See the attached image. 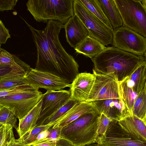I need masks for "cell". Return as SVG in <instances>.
Listing matches in <instances>:
<instances>
[{
	"label": "cell",
	"mask_w": 146,
	"mask_h": 146,
	"mask_svg": "<svg viewBox=\"0 0 146 146\" xmlns=\"http://www.w3.org/2000/svg\"><path fill=\"white\" fill-rule=\"evenodd\" d=\"M29 85L38 88H43L47 90H60L70 84L58 77L48 72L37 70L31 68L25 76Z\"/></svg>",
	"instance_id": "obj_12"
},
{
	"label": "cell",
	"mask_w": 146,
	"mask_h": 146,
	"mask_svg": "<svg viewBox=\"0 0 146 146\" xmlns=\"http://www.w3.org/2000/svg\"><path fill=\"white\" fill-rule=\"evenodd\" d=\"M73 10L74 14L82 22L90 36L105 46L112 44L113 31L88 10L80 0H74Z\"/></svg>",
	"instance_id": "obj_6"
},
{
	"label": "cell",
	"mask_w": 146,
	"mask_h": 146,
	"mask_svg": "<svg viewBox=\"0 0 146 146\" xmlns=\"http://www.w3.org/2000/svg\"><path fill=\"white\" fill-rule=\"evenodd\" d=\"M95 71L98 74L114 73L118 82L129 77L141 64L146 57L138 56L113 46L106 47L102 52L92 58Z\"/></svg>",
	"instance_id": "obj_2"
},
{
	"label": "cell",
	"mask_w": 146,
	"mask_h": 146,
	"mask_svg": "<svg viewBox=\"0 0 146 146\" xmlns=\"http://www.w3.org/2000/svg\"><path fill=\"white\" fill-rule=\"evenodd\" d=\"M3 64L9 66L12 69V72L20 77L25 76L31 68L18 57L1 48L0 64Z\"/></svg>",
	"instance_id": "obj_18"
},
{
	"label": "cell",
	"mask_w": 146,
	"mask_h": 146,
	"mask_svg": "<svg viewBox=\"0 0 146 146\" xmlns=\"http://www.w3.org/2000/svg\"><path fill=\"white\" fill-rule=\"evenodd\" d=\"M95 143L100 146H146V141L134 138L115 120L111 121L105 134L98 136Z\"/></svg>",
	"instance_id": "obj_10"
},
{
	"label": "cell",
	"mask_w": 146,
	"mask_h": 146,
	"mask_svg": "<svg viewBox=\"0 0 146 146\" xmlns=\"http://www.w3.org/2000/svg\"><path fill=\"white\" fill-rule=\"evenodd\" d=\"M18 1L17 0H0V11L13 9Z\"/></svg>",
	"instance_id": "obj_35"
},
{
	"label": "cell",
	"mask_w": 146,
	"mask_h": 146,
	"mask_svg": "<svg viewBox=\"0 0 146 146\" xmlns=\"http://www.w3.org/2000/svg\"><path fill=\"white\" fill-rule=\"evenodd\" d=\"M11 37L9 30L0 19V44H5L7 39Z\"/></svg>",
	"instance_id": "obj_34"
},
{
	"label": "cell",
	"mask_w": 146,
	"mask_h": 146,
	"mask_svg": "<svg viewBox=\"0 0 146 146\" xmlns=\"http://www.w3.org/2000/svg\"><path fill=\"white\" fill-rule=\"evenodd\" d=\"M95 110L92 102H77L68 111L54 122L53 128H62L82 115Z\"/></svg>",
	"instance_id": "obj_16"
},
{
	"label": "cell",
	"mask_w": 146,
	"mask_h": 146,
	"mask_svg": "<svg viewBox=\"0 0 146 146\" xmlns=\"http://www.w3.org/2000/svg\"><path fill=\"white\" fill-rule=\"evenodd\" d=\"M32 86L28 85L19 86L13 88L0 92V97L22 92L31 89Z\"/></svg>",
	"instance_id": "obj_32"
},
{
	"label": "cell",
	"mask_w": 146,
	"mask_h": 146,
	"mask_svg": "<svg viewBox=\"0 0 146 146\" xmlns=\"http://www.w3.org/2000/svg\"><path fill=\"white\" fill-rule=\"evenodd\" d=\"M95 110L111 120L118 121L130 114L121 99L109 98L91 102Z\"/></svg>",
	"instance_id": "obj_13"
},
{
	"label": "cell",
	"mask_w": 146,
	"mask_h": 146,
	"mask_svg": "<svg viewBox=\"0 0 146 146\" xmlns=\"http://www.w3.org/2000/svg\"><path fill=\"white\" fill-rule=\"evenodd\" d=\"M133 114L146 123V88L138 95L135 100Z\"/></svg>",
	"instance_id": "obj_25"
},
{
	"label": "cell",
	"mask_w": 146,
	"mask_h": 146,
	"mask_svg": "<svg viewBox=\"0 0 146 146\" xmlns=\"http://www.w3.org/2000/svg\"><path fill=\"white\" fill-rule=\"evenodd\" d=\"M78 102L70 98L67 102L55 113L47 119L42 125L52 123L68 111Z\"/></svg>",
	"instance_id": "obj_29"
},
{
	"label": "cell",
	"mask_w": 146,
	"mask_h": 146,
	"mask_svg": "<svg viewBox=\"0 0 146 146\" xmlns=\"http://www.w3.org/2000/svg\"><path fill=\"white\" fill-rule=\"evenodd\" d=\"M8 146H29L28 145H25L22 143L18 139H15L14 137L10 141Z\"/></svg>",
	"instance_id": "obj_38"
},
{
	"label": "cell",
	"mask_w": 146,
	"mask_h": 146,
	"mask_svg": "<svg viewBox=\"0 0 146 146\" xmlns=\"http://www.w3.org/2000/svg\"><path fill=\"white\" fill-rule=\"evenodd\" d=\"M94 79L93 73H79L70 84V98L78 102H88Z\"/></svg>",
	"instance_id": "obj_14"
},
{
	"label": "cell",
	"mask_w": 146,
	"mask_h": 146,
	"mask_svg": "<svg viewBox=\"0 0 146 146\" xmlns=\"http://www.w3.org/2000/svg\"><path fill=\"white\" fill-rule=\"evenodd\" d=\"M17 118L14 114L7 108L0 106V125H10L17 129Z\"/></svg>",
	"instance_id": "obj_28"
},
{
	"label": "cell",
	"mask_w": 146,
	"mask_h": 146,
	"mask_svg": "<svg viewBox=\"0 0 146 146\" xmlns=\"http://www.w3.org/2000/svg\"><path fill=\"white\" fill-rule=\"evenodd\" d=\"M62 129L60 127L53 128L51 127L48 129L49 133L46 138L50 141H58L61 139Z\"/></svg>",
	"instance_id": "obj_33"
},
{
	"label": "cell",
	"mask_w": 146,
	"mask_h": 146,
	"mask_svg": "<svg viewBox=\"0 0 146 146\" xmlns=\"http://www.w3.org/2000/svg\"><path fill=\"white\" fill-rule=\"evenodd\" d=\"M41 99L36 105L23 118L19 120L16 130L20 137L26 134L36 127L41 110Z\"/></svg>",
	"instance_id": "obj_19"
},
{
	"label": "cell",
	"mask_w": 146,
	"mask_h": 146,
	"mask_svg": "<svg viewBox=\"0 0 146 146\" xmlns=\"http://www.w3.org/2000/svg\"><path fill=\"white\" fill-rule=\"evenodd\" d=\"M112 120L103 113L99 115L98 118L97 124L98 137L105 134Z\"/></svg>",
	"instance_id": "obj_30"
},
{
	"label": "cell",
	"mask_w": 146,
	"mask_h": 146,
	"mask_svg": "<svg viewBox=\"0 0 146 146\" xmlns=\"http://www.w3.org/2000/svg\"><path fill=\"white\" fill-rule=\"evenodd\" d=\"M106 17L115 29L123 25L121 15L114 0H98Z\"/></svg>",
	"instance_id": "obj_22"
},
{
	"label": "cell",
	"mask_w": 146,
	"mask_h": 146,
	"mask_svg": "<svg viewBox=\"0 0 146 146\" xmlns=\"http://www.w3.org/2000/svg\"><path fill=\"white\" fill-rule=\"evenodd\" d=\"M100 114L95 110L81 116L62 128L61 139L72 146H85L95 143Z\"/></svg>",
	"instance_id": "obj_3"
},
{
	"label": "cell",
	"mask_w": 146,
	"mask_h": 146,
	"mask_svg": "<svg viewBox=\"0 0 146 146\" xmlns=\"http://www.w3.org/2000/svg\"><path fill=\"white\" fill-rule=\"evenodd\" d=\"M74 0H29L27 10L37 21H56L65 24L74 15Z\"/></svg>",
	"instance_id": "obj_4"
},
{
	"label": "cell",
	"mask_w": 146,
	"mask_h": 146,
	"mask_svg": "<svg viewBox=\"0 0 146 146\" xmlns=\"http://www.w3.org/2000/svg\"><path fill=\"white\" fill-rule=\"evenodd\" d=\"M14 137V136L11 139L6 141L1 146H8V145H9V143L10 141Z\"/></svg>",
	"instance_id": "obj_39"
},
{
	"label": "cell",
	"mask_w": 146,
	"mask_h": 146,
	"mask_svg": "<svg viewBox=\"0 0 146 146\" xmlns=\"http://www.w3.org/2000/svg\"><path fill=\"white\" fill-rule=\"evenodd\" d=\"M54 125L53 123H49L46 125L36 127L18 139L24 145L29 146L36 140L38 135L40 133L48 130Z\"/></svg>",
	"instance_id": "obj_26"
},
{
	"label": "cell",
	"mask_w": 146,
	"mask_h": 146,
	"mask_svg": "<svg viewBox=\"0 0 146 146\" xmlns=\"http://www.w3.org/2000/svg\"><path fill=\"white\" fill-rule=\"evenodd\" d=\"M70 98V90H47L41 98V110L36 127L42 125L47 119L55 113Z\"/></svg>",
	"instance_id": "obj_11"
},
{
	"label": "cell",
	"mask_w": 146,
	"mask_h": 146,
	"mask_svg": "<svg viewBox=\"0 0 146 146\" xmlns=\"http://www.w3.org/2000/svg\"><path fill=\"white\" fill-rule=\"evenodd\" d=\"M119 83V87L122 100L127 109L130 115H133L134 103L138 95L134 93L129 86L126 79Z\"/></svg>",
	"instance_id": "obj_23"
},
{
	"label": "cell",
	"mask_w": 146,
	"mask_h": 146,
	"mask_svg": "<svg viewBox=\"0 0 146 146\" xmlns=\"http://www.w3.org/2000/svg\"><path fill=\"white\" fill-rule=\"evenodd\" d=\"M93 71L95 79L88 102L109 98L121 99L119 83L114 73L100 74L93 69Z\"/></svg>",
	"instance_id": "obj_9"
},
{
	"label": "cell",
	"mask_w": 146,
	"mask_h": 146,
	"mask_svg": "<svg viewBox=\"0 0 146 146\" xmlns=\"http://www.w3.org/2000/svg\"><path fill=\"white\" fill-rule=\"evenodd\" d=\"M13 127L7 125L0 127V146L14 137Z\"/></svg>",
	"instance_id": "obj_31"
},
{
	"label": "cell",
	"mask_w": 146,
	"mask_h": 146,
	"mask_svg": "<svg viewBox=\"0 0 146 146\" xmlns=\"http://www.w3.org/2000/svg\"><path fill=\"white\" fill-rule=\"evenodd\" d=\"M67 42L75 48L87 36L88 32L82 22L75 15L70 17L64 24Z\"/></svg>",
	"instance_id": "obj_15"
},
{
	"label": "cell",
	"mask_w": 146,
	"mask_h": 146,
	"mask_svg": "<svg viewBox=\"0 0 146 146\" xmlns=\"http://www.w3.org/2000/svg\"><path fill=\"white\" fill-rule=\"evenodd\" d=\"M12 71L9 66L4 64H0V79L10 78V73Z\"/></svg>",
	"instance_id": "obj_36"
},
{
	"label": "cell",
	"mask_w": 146,
	"mask_h": 146,
	"mask_svg": "<svg viewBox=\"0 0 146 146\" xmlns=\"http://www.w3.org/2000/svg\"><path fill=\"white\" fill-rule=\"evenodd\" d=\"M112 44L119 49L146 57V38L124 25L113 30Z\"/></svg>",
	"instance_id": "obj_8"
},
{
	"label": "cell",
	"mask_w": 146,
	"mask_h": 146,
	"mask_svg": "<svg viewBox=\"0 0 146 146\" xmlns=\"http://www.w3.org/2000/svg\"><path fill=\"white\" fill-rule=\"evenodd\" d=\"M119 124L134 138L146 141V123L133 115H129L118 121Z\"/></svg>",
	"instance_id": "obj_17"
},
{
	"label": "cell",
	"mask_w": 146,
	"mask_h": 146,
	"mask_svg": "<svg viewBox=\"0 0 146 146\" xmlns=\"http://www.w3.org/2000/svg\"><path fill=\"white\" fill-rule=\"evenodd\" d=\"M82 3L93 14L101 21L111 30L113 29L106 17L99 3L98 0H80Z\"/></svg>",
	"instance_id": "obj_24"
},
{
	"label": "cell",
	"mask_w": 146,
	"mask_h": 146,
	"mask_svg": "<svg viewBox=\"0 0 146 146\" xmlns=\"http://www.w3.org/2000/svg\"><path fill=\"white\" fill-rule=\"evenodd\" d=\"M126 80L127 85L138 95L146 88V62L140 65Z\"/></svg>",
	"instance_id": "obj_21"
},
{
	"label": "cell",
	"mask_w": 146,
	"mask_h": 146,
	"mask_svg": "<svg viewBox=\"0 0 146 146\" xmlns=\"http://www.w3.org/2000/svg\"><path fill=\"white\" fill-rule=\"evenodd\" d=\"M38 89L33 86L23 92L0 97V106L6 107L21 120L41 99L43 94Z\"/></svg>",
	"instance_id": "obj_7"
},
{
	"label": "cell",
	"mask_w": 146,
	"mask_h": 146,
	"mask_svg": "<svg viewBox=\"0 0 146 146\" xmlns=\"http://www.w3.org/2000/svg\"><path fill=\"white\" fill-rule=\"evenodd\" d=\"M123 25L146 37V0H114Z\"/></svg>",
	"instance_id": "obj_5"
},
{
	"label": "cell",
	"mask_w": 146,
	"mask_h": 146,
	"mask_svg": "<svg viewBox=\"0 0 146 146\" xmlns=\"http://www.w3.org/2000/svg\"><path fill=\"white\" fill-rule=\"evenodd\" d=\"M106 47L97 39L88 36L74 49L77 52L91 59L103 52Z\"/></svg>",
	"instance_id": "obj_20"
},
{
	"label": "cell",
	"mask_w": 146,
	"mask_h": 146,
	"mask_svg": "<svg viewBox=\"0 0 146 146\" xmlns=\"http://www.w3.org/2000/svg\"><path fill=\"white\" fill-rule=\"evenodd\" d=\"M56 141H46L29 146H56Z\"/></svg>",
	"instance_id": "obj_37"
},
{
	"label": "cell",
	"mask_w": 146,
	"mask_h": 146,
	"mask_svg": "<svg viewBox=\"0 0 146 146\" xmlns=\"http://www.w3.org/2000/svg\"><path fill=\"white\" fill-rule=\"evenodd\" d=\"M29 85L25 76L0 79V92L17 87Z\"/></svg>",
	"instance_id": "obj_27"
},
{
	"label": "cell",
	"mask_w": 146,
	"mask_h": 146,
	"mask_svg": "<svg viewBox=\"0 0 146 146\" xmlns=\"http://www.w3.org/2000/svg\"></svg>",
	"instance_id": "obj_41"
},
{
	"label": "cell",
	"mask_w": 146,
	"mask_h": 146,
	"mask_svg": "<svg viewBox=\"0 0 146 146\" xmlns=\"http://www.w3.org/2000/svg\"><path fill=\"white\" fill-rule=\"evenodd\" d=\"M85 146H100L98 144L96 143H92L91 144L87 145Z\"/></svg>",
	"instance_id": "obj_40"
},
{
	"label": "cell",
	"mask_w": 146,
	"mask_h": 146,
	"mask_svg": "<svg viewBox=\"0 0 146 146\" xmlns=\"http://www.w3.org/2000/svg\"><path fill=\"white\" fill-rule=\"evenodd\" d=\"M23 19L32 33L36 47L37 59L35 69L52 74L71 84L79 73V66L60 41L59 35L64 25L50 21L44 29L40 30Z\"/></svg>",
	"instance_id": "obj_1"
}]
</instances>
